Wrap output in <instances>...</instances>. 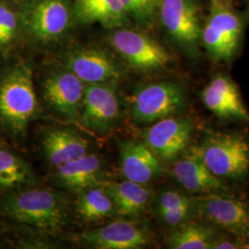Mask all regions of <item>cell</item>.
I'll list each match as a JSON object with an SVG mask.
<instances>
[{
	"label": "cell",
	"instance_id": "24",
	"mask_svg": "<svg viewBox=\"0 0 249 249\" xmlns=\"http://www.w3.org/2000/svg\"><path fill=\"white\" fill-rule=\"evenodd\" d=\"M79 194L75 211L85 222H97L116 214L115 203L102 185L89 187Z\"/></svg>",
	"mask_w": 249,
	"mask_h": 249
},
{
	"label": "cell",
	"instance_id": "10",
	"mask_svg": "<svg viewBox=\"0 0 249 249\" xmlns=\"http://www.w3.org/2000/svg\"><path fill=\"white\" fill-rule=\"evenodd\" d=\"M196 212L214 227L245 239L249 230V207L244 201L219 193L195 198Z\"/></svg>",
	"mask_w": 249,
	"mask_h": 249
},
{
	"label": "cell",
	"instance_id": "4",
	"mask_svg": "<svg viewBox=\"0 0 249 249\" xmlns=\"http://www.w3.org/2000/svg\"><path fill=\"white\" fill-rule=\"evenodd\" d=\"M74 16L70 0H30L19 14L20 27L35 40L56 41L67 34Z\"/></svg>",
	"mask_w": 249,
	"mask_h": 249
},
{
	"label": "cell",
	"instance_id": "7",
	"mask_svg": "<svg viewBox=\"0 0 249 249\" xmlns=\"http://www.w3.org/2000/svg\"><path fill=\"white\" fill-rule=\"evenodd\" d=\"M120 99L115 82L85 84L79 122L91 131L107 134L118 124Z\"/></svg>",
	"mask_w": 249,
	"mask_h": 249
},
{
	"label": "cell",
	"instance_id": "2",
	"mask_svg": "<svg viewBox=\"0 0 249 249\" xmlns=\"http://www.w3.org/2000/svg\"><path fill=\"white\" fill-rule=\"evenodd\" d=\"M38 114L32 69L26 63L9 67L0 75V128L12 139H22Z\"/></svg>",
	"mask_w": 249,
	"mask_h": 249
},
{
	"label": "cell",
	"instance_id": "25",
	"mask_svg": "<svg viewBox=\"0 0 249 249\" xmlns=\"http://www.w3.org/2000/svg\"><path fill=\"white\" fill-rule=\"evenodd\" d=\"M177 227L168 238L170 249H212L218 236L214 226L205 223L187 221Z\"/></svg>",
	"mask_w": 249,
	"mask_h": 249
},
{
	"label": "cell",
	"instance_id": "29",
	"mask_svg": "<svg viewBox=\"0 0 249 249\" xmlns=\"http://www.w3.org/2000/svg\"><path fill=\"white\" fill-rule=\"evenodd\" d=\"M242 249H249V230L248 231V234L246 235V237L244 239V243L242 244Z\"/></svg>",
	"mask_w": 249,
	"mask_h": 249
},
{
	"label": "cell",
	"instance_id": "26",
	"mask_svg": "<svg viewBox=\"0 0 249 249\" xmlns=\"http://www.w3.org/2000/svg\"><path fill=\"white\" fill-rule=\"evenodd\" d=\"M20 26L19 17L5 1L0 2V51L14 43Z\"/></svg>",
	"mask_w": 249,
	"mask_h": 249
},
{
	"label": "cell",
	"instance_id": "22",
	"mask_svg": "<svg viewBox=\"0 0 249 249\" xmlns=\"http://www.w3.org/2000/svg\"><path fill=\"white\" fill-rule=\"evenodd\" d=\"M36 176L31 164L16 152L0 145V193L33 187Z\"/></svg>",
	"mask_w": 249,
	"mask_h": 249
},
{
	"label": "cell",
	"instance_id": "1",
	"mask_svg": "<svg viewBox=\"0 0 249 249\" xmlns=\"http://www.w3.org/2000/svg\"><path fill=\"white\" fill-rule=\"evenodd\" d=\"M0 215L14 223L55 232L68 222L69 198L49 188H22L1 194Z\"/></svg>",
	"mask_w": 249,
	"mask_h": 249
},
{
	"label": "cell",
	"instance_id": "17",
	"mask_svg": "<svg viewBox=\"0 0 249 249\" xmlns=\"http://www.w3.org/2000/svg\"><path fill=\"white\" fill-rule=\"evenodd\" d=\"M105 164L103 159L94 153H87L55 167L53 182L63 189L80 193L102 185L105 181Z\"/></svg>",
	"mask_w": 249,
	"mask_h": 249
},
{
	"label": "cell",
	"instance_id": "8",
	"mask_svg": "<svg viewBox=\"0 0 249 249\" xmlns=\"http://www.w3.org/2000/svg\"><path fill=\"white\" fill-rule=\"evenodd\" d=\"M110 43L124 61L137 71H160L172 61L170 53L162 45L136 31H116L110 36Z\"/></svg>",
	"mask_w": 249,
	"mask_h": 249
},
{
	"label": "cell",
	"instance_id": "5",
	"mask_svg": "<svg viewBox=\"0 0 249 249\" xmlns=\"http://www.w3.org/2000/svg\"><path fill=\"white\" fill-rule=\"evenodd\" d=\"M243 32L239 16L222 0H212L201 41L210 55L217 61L228 62L237 52Z\"/></svg>",
	"mask_w": 249,
	"mask_h": 249
},
{
	"label": "cell",
	"instance_id": "11",
	"mask_svg": "<svg viewBox=\"0 0 249 249\" xmlns=\"http://www.w3.org/2000/svg\"><path fill=\"white\" fill-rule=\"evenodd\" d=\"M81 246L98 249H138L150 244V234L141 224L120 219L72 236Z\"/></svg>",
	"mask_w": 249,
	"mask_h": 249
},
{
	"label": "cell",
	"instance_id": "16",
	"mask_svg": "<svg viewBox=\"0 0 249 249\" xmlns=\"http://www.w3.org/2000/svg\"><path fill=\"white\" fill-rule=\"evenodd\" d=\"M119 166L125 179L142 185L164 171L161 160L145 143L132 140L119 142Z\"/></svg>",
	"mask_w": 249,
	"mask_h": 249
},
{
	"label": "cell",
	"instance_id": "20",
	"mask_svg": "<svg viewBox=\"0 0 249 249\" xmlns=\"http://www.w3.org/2000/svg\"><path fill=\"white\" fill-rule=\"evenodd\" d=\"M112 197L117 215L121 217H136L148 208L152 192L145 185L130 180L103 182Z\"/></svg>",
	"mask_w": 249,
	"mask_h": 249
},
{
	"label": "cell",
	"instance_id": "6",
	"mask_svg": "<svg viewBox=\"0 0 249 249\" xmlns=\"http://www.w3.org/2000/svg\"><path fill=\"white\" fill-rule=\"evenodd\" d=\"M186 105V92L179 84L172 81L156 82L144 86L134 94L130 115L137 124H152L177 115Z\"/></svg>",
	"mask_w": 249,
	"mask_h": 249
},
{
	"label": "cell",
	"instance_id": "19",
	"mask_svg": "<svg viewBox=\"0 0 249 249\" xmlns=\"http://www.w3.org/2000/svg\"><path fill=\"white\" fill-rule=\"evenodd\" d=\"M45 158L54 168L89 153V142L77 131L66 127L48 128L42 136Z\"/></svg>",
	"mask_w": 249,
	"mask_h": 249
},
{
	"label": "cell",
	"instance_id": "30",
	"mask_svg": "<svg viewBox=\"0 0 249 249\" xmlns=\"http://www.w3.org/2000/svg\"><path fill=\"white\" fill-rule=\"evenodd\" d=\"M1 144H2V143L0 142V145H1Z\"/></svg>",
	"mask_w": 249,
	"mask_h": 249
},
{
	"label": "cell",
	"instance_id": "21",
	"mask_svg": "<svg viewBox=\"0 0 249 249\" xmlns=\"http://www.w3.org/2000/svg\"><path fill=\"white\" fill-rule=\"evenodd\" d=\"M73 12L84 24L100 23L118 28L128 21V14L120 0H75Z\"/></svg>",
	"mask_w": 249,
	"mask_h": 249
},
{
	"label": "cell",
	"instance_id": "15",
	"mask_svg": "<svg viewBox=\"0 0 249 249\" xmlns=\"http://www.w3.org/2000/svg\"><path fill=\"white\" fill-rule=\"evenodd\" d=\"M201 99L205 107L220 119L249 122V111L239 89L228 76L213 77L202 90Z\"/></svg>",
	"mask_w": 249,
	"mask_h": 249
},
{
	"label": "cell",
	"instance_id": "27",
	"mask_svg": "<svg viewBox=\"0 0 249 249\" xmlns=\"http://www.w3.org/2000/svg\"><path fill=\"white\" fill-rule=\"evenodd\" d=\"M127 14L139 20H148L153 15L160 0H120Z\"/></svg>",
	"mask_w": 249,
	"mask_h": 249
},
{
	"label": "cell",
	"instance_id": "3",
	"mask_svg": "<svg viewBox=\"0 0 249 249\" xmlns=\"http://www.w3.org/2000/svg\"><path fill=\"white\" fill-rule=\"evenodd\" d=\"M191 149L214 176L223 180H240L249 173V142L240 134H209Z\"/></svg>",
	"mask_w": 249,
	"mask_h": 249
},
{
	"label": "cell",
	"instance_id": "18",
	"mask_svg": "<svg viewBox=\"0 0 249 249\" xmlns=\"http://www.w3.org/2000/svg\"><path fill=\"white\" fill-rule=\"evenodd\" d=\"M172 172L178 183L192 193L207 195L226 189L223 179L214 176L191 148L176 160Z\"/></svg>",
	"mask_w": 249,
	"mask_h": 249
},
{
	"label": "cell",
	"instance_id": "23",
	"mask_svg": "<svg viewBox=\"0 0 249 249\" xmlns=\"http://www.w3.org/2000/svg\"><path fill=\"white\" fill-rule=\"evenodd\" d=\"M155 210L160 221L169 226L185 223L196 212L195 198L176 189L160 192L156 199Z\"/></svg>",
	"mask_w": 249,
	"mask_h": 249
},
{
	"label": "cell",
	"instance_id": "28",
	"mask_svg": "<svg viewBox=\"0 0 249 249\" xmlns=\"http://www.w3.org/2000/svg\"><path fill=\"white\" fill-rule=\"evenodd\" d=\"M241 249V244L237 241H232L230 238L218 235L213 243L212 249Z\"/></svg>",
	"mask_w": 249,
	"mask_h": 249
},
{
	"label": "cell",
	"instance_id": "9",
	"mask_svg": "<svg viewBox=\"0 0 249 249\" xmlns=\"http://www.w3.org/2000/svg\"><path fill=\"white\" fill-rule=\"evenodd\" d=\"M193 129L191 117L168 116L152 123L143 132V142L160 160L174 161L187 151Z\"/></svg>",
	"mask_w": 249,
	"mask_h": 249
},
{
	"label": "cell",
	"instance_id": "12",
	"mask_svg": "<svg viewBox=\"0 0 249 249\" xmlns=\"http://www.w3.org/2000/svg\"><path fill=\"white\" fill-rule=\"evenodd\" d=\"M161 23L171 38L192 48L201 40L199 7L196 0H160Z\"/></svg>",
	"mask_w": 249,
	"mask_h": 249
},
{
	"label": "cell",
	"instance_id": "14",
	"mask_svg": "<svg viewBox=\"0 0 249 249\" xmlns=\"http://www.w3.org/2000/svg\"><path fill=\"white\" fill-rule=\"evenodd\" d=\"M67 69L84 84L116 82L122 73L114 59L98 48L74 50L66 57Z\"/></svg>",
	"mask_w": 249,
	"mask_h": 249
},
{
	"label": "cell",
	"instance_id": "13",
	"mask_svg": "<svg viewBox=\"0 0 249 249\" xmlns=\"http://www.w3.org/2000/svg\"><path fill=\"white\" fill-rule=\"evenodd\" d=\"M85 84L70 70L53 72L44 82L46 104L71 123H78Z\"/></svg>",
	"mask_w": 249,
	"mask_h": 249
}]
</instances>
